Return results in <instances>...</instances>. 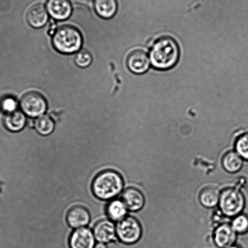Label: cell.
<instances>
[{"instance_id": "cell-18", "label": "cell", "mask_w": 248, "mask_h": 248, "mask_svg": "<svg viewBox=\"0 0 248 248\" xmlns=\"http://www.w3.org/2000/svg\"><path fill=\"white\" fill-rule=\"evenodd\" d=\"M223 167L226 171L234 173L239 171L243 166V158L237 152H229L223 156Z\"/></svg>"}, {"instance_id": "cell-16", "label": "cell", "mask_w": 248, "mask_h": 248, "mask_svg": "<svg viewBox=\"0 0 248 248\" xmlns=\"http://www.w3.org/2000/svg\"><path fill=\"white\" fill-rule=\"evenodd\" d=\"M93 6L98 15L105 19L113 17L118 8L117 0H94Z\"/></svg>"}, {"instance_id": "cell-15", "label": "cell", "mask_w": 248, "mask_h": 248, "mask_svg": "<svg viewBox=\"0 0 248 248\" xmlns=\"http://www.w3.org/2000/svg\"><path fill=\"white\" fill-rule=\"evenodd\" d=\"M26 118L23 112L16 111L6 114L3 118V124L8 131L16 132L20 131L25 126Z\"/></svg>"}, {"instance_id": "cell-25", "label": "cell", "mask_w": 248, "mask_h": 248, "mask_svg": "<svg viewBox=\"0 0 248 248\" xmlns=\"http://www.w3.org/2000/svg\"><path fill=\"white\" fill-rule=\"evenodd\" d=\"M93 248H108V247L105 243H98L97 245H95V247Z\"/></svg>"}, {"instance_id": "cell-23", "label": "cell", "mask_w": 248, "mask_h": 248, "mask_svg": "<svg viewBox=\"0 0 248 248\" xmlns=\"http://www.w3.org/2000/svg\"><path fill=\"white\" fill-rule=\"evenodd\" d=\"M18 105V102L15 98L11 96H7L0 101V109L2 111L6 112V114H8L16 111L17 109Z\"/></svg>"}, {"instance_id": "cell-26", "label": "cell", "mask_w": 248, "mask_h": 248, "mask_svg": "<svg viewBox=\"0 0 248 248\" xmlns=\"http://www.w3.org/2000/svg\"><path fill=\"white\" fill-rule=\"evenodd\" d=\"M228 248H238L237 247H235V246H232V247H230Z\"/></svg>"}, {"instance_id": "cell-1", "label": "cell", "mask_w": 248, "mask_h": 248, "mask_svg": "<svg viewBox=\"0 0 248 248\" xmlns=\"http://www.w3.org/2000/svg\"><path fill=\"white\" fill-rule=\"evenodd\" d=\"M180 52L176 41L171 37H163L154 43L149 52V60L154 69L168 71L177 64Z\"/></svg>"}, {"instance_id": "cell-13", "label": "cell", "mask_w": 248, "mask_h": 248, "mask_svg": "<svg viewBox=\"0 0 248 248\" xmlns=\"http://www.w3.org/2000/svg\"><path fill=\"white\" fill-rule=\"evenodd\" d=\"M122 201L124 202L127 209L131 211L140 210L144 204L143 194L134 187H129L123 192Z\"/></svg>"}, {"instance_id": "cell-24", "label": "cell", "mask_w": 248, "mask_h": 248, "mask_svg": "<svg viewBox=\"0 0 248 248\" xmlns=\"http://www.w3.org/2000/svg\"><path fill=\"white\" fill-rule=\"evenodd\" d=\"M93 61L92 55L85 49L80 50L75 57V62L79 67L85 68L90 66Z\"/></svg>"}, {"instance_id": "cell-19", "label": "cell", "mask_w": 248, "mask_h": 248, "mask_svg": "<svg viewBox=\"0 0 248 248\" xmlns=\"http://www.w3.org/2000/svg\"><path fill=\"white\" fill-rule=\"evenodd\" d=\"M220 194L218 190L214 187H208L200 194V201L206 208H213L219 203Z\"/></svg>"}, {"instance_id": "cell-20", "label": "cell", "mask_w": 248, "mask_h": 248, "mask_svg": "<svg viewBox=\"0 0 248 248\" xmlns=\"http://www.w3.org/2000/svg\"><path fill=\"white\" fill-rule=\"evenodd\" d=\"M35 128L42 136H48L54 131L55 124L54 120L48 115H42L35 122Z\"/></svg>"}, {"instance_id": "cell-3", "label": "cell", "mask_w": 248, "mask_h": 248, "mask_svg": "<svg viewBox=\"0 0 248 248\" xmlns=\"http://www.w3.org/2000/svg\"><path fill=\"white\" fill-rule=\"evenodd\" d=\"M52 42L58 51L69 54L80 49L83 38L77 29L71 26H64L58 29L54 33Z\"/></svg>"}, {"instance_id": "cell-7", "label": "cell", "mask_w": 248, "mask_h": 248, "mask_svg": "<svg viewBox=\"0 0 248 248\" xmlns=\"http://www.w3.org/2000/svg\"><path fill=\"white\" fill-rule=\"evenodd\" d=\"M95 245V238L92 231L89 228L77 229L72 232L69 238L71 248H93Z\"/></svg>"}, {"instance_id": "cell-6", "label": "cell", "mask_w": 248, "mask_h": 248, "mask_svg": "<svg viewBox=\"0 0 248 248\" xmlns=\"http://www.w3.org/2000/svg\"><path fill=\"white\" fill-rule=\"evenodd\" d=\"M20 105L23 112L31 117L42 116L47 109V102L44 97L33 91L23 96Z\"/></svg>"}, {"instance_id": "cell-14", "label": "cell", "mask_w": 248, "mask_h": 248, "mask_svg": "<svg viewBox=\"0 0 248 248\" xmlns=\"http://www.w3.org/2000/svg\"><path fill=\"white\" fill-rule=\"evenodd\" d=\"M48 13L47 9L42 4H37L29 9L26 16L28 22L35 28L43 27L47 22Z\"/></svg>"}, {"instance_id": "cell-22", "label": "cell", "mask_w": 248, "mask_h": 248, "mask_svg": "<svg viewBox=\"0 0 248 248\" xmlns=\"http://www.w3.org/2000/svg\"><path fill=\"white\" fill-rule=\"evenodd\" d=\"M232 227L236 233H247L248 232V217L244 214H239L236 216L232 221Z\"/></svg>"}, {"instance_id": "cell-4", "label": "cell", "mask_w": 248, "mask_h": 248, "mask_svg": "<svg viewBox=\"0 0 248 248\" xmlns=\"http://www.w3.org/2000/svg\"><path fill=\"white\" fill-rule=\"evenodd\" d=\"M218 203L225 216L235 217L239 215L244 209L245 199L239 190L228 188L221 192Z\"/></svg>"}, {"instance_id": "cell-8", "label": "cell", "mask_w": 248, "mask_h": 248, "mask_svg": "<svg viewBox=\"0 0 248 248\" xmlns=\"http://www.w3.org/2000/svg\"><path fill=\"white\" fill-rule=\"evenodd\" d=\"M150 60L145 52L140 50H134L127 59L129 69L136 74H143L148 71Z\"/></svg>"}, {"instance_id": "cell-2", "label": "cell", "mask_w": 248, "mask_h": 248, "mask_svg": "<svg viewBox=\"0 0 248 248\" xmlns=\"http://www.w3.org/2000/svg\"><path fill=\"white\" fill-rule=\"evenodd\" d=\"M124 180L119 173L107 170L98 174L93 182V194L98 199L108 201L114 199L124 188Z\"/></svg>"}, {"instance_id": "cell-12", "label": "cell", "mask_w": 248, "mask_h": 248, "mask_svg": "<svg viewBox=\"0 0 248 248\" xmlns=\"http://www.w3.org/2000/svg\"><path fill=\"white\" fill-rule=\"evenodd\" d=\"M237 234L232 226L223 224L218 226L214 233V241L219 248H228L235 243Z\"/></svg>"}, {"instance_id": "cell-21", "label": "cell", "mask_w": 248, "mask_h": 248, "mask_svg": "<svg viewBox=\"0 0 248 248\" xmlns=\"http://www.w3.org/2000/svg\"><path fill=\"white\" fill-rule=\"evenodd\" d=\"M235 149L241 157L248 161V132L238 137L235 143Z\"/></svg>"}, {"instance_id": "cell-11", "label": "cell", "mask_w": 248, "mask_h": 248, "mask_svg": "<svg viewBox=\"0 0 248 248\" xmlns=\"http://www.w3.org/2000/svg\"><path fill=\"white\" fill-rule=\"evenodd\" d=\"M67 224L72 228L78 229L87 226L91 220V216L87 209L83 206L73 207L67 214Z\"/></svg>"}, {"instance_id": "cell-5", "label": "cell", "mask_w": 248, "mask_h": 248, "mask_svg": "<svg viewBox=\"0 0 248 248\" xmlns=\"http://www.w3.org/2000/svg\"><path fill=\"white\" fill-rule=\"evenodd\" d=\"M140 224L132 217H126L118 222L116 233L122 242L127 245L134 244L138 242L141 236Z\"/></svg>"}, {"instance_id": "cell-10", "label": "cell", "mask_w": 248, "mask_h": 248, "mask_svg": "<svg viewBox=\"0 0 248 248\" xmlns=\"http://www.w3.org/2000/svg\"><path fill=\"white\" fill-rule=\"evenodd\" d=\"M93 235L98 243H108L115 239L116 228L114 223L109 220L98 221L93 228Z\"/></svg>"}, {"instance_id": "cell-9", "label": "cell", "mask_w": 248, "mask_h": 248, "mask_svg": "<svg viewBox=\"0 0 248 248\" xmlns=\"http://www.w3.org/2000/svg\"><path fill=\"white\" fill-rule=\"evenodd\" d=\"M46 9L48 14L58 20H66L72 11L69 0H47Z\"/></svg>"}, {"instance_id": "cell-17", "label": "cell", "mask_w": 248, "mask_h": 248, "mask_svg": "<svg viewBox=\"0 0 248 248\" xmlns=\"http://www.w3.org/2000/svg\"><path fill=\"white\" fill-rule=\"evenodd\" d=\"M127 210L122 200H114L108 204L107 213L110 220L119 221L126 217Z\"/></svg>"}]
</instances>
